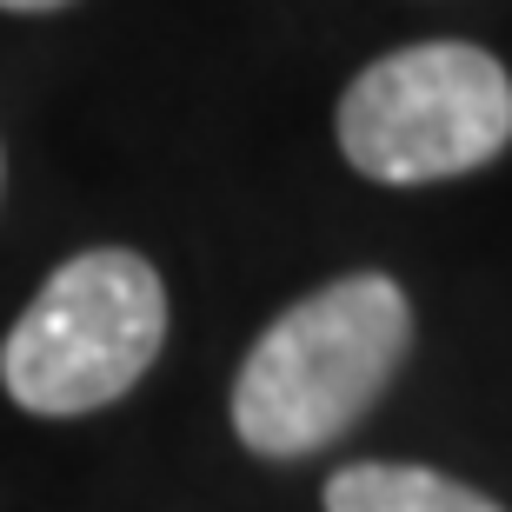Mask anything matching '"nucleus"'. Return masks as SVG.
<instances>
[{
	"label": "nucleus",
	"mask_w": 512,
	"mask_h": 512,
	"mask_svg": "<svg viewBox=\"0 0 512 512\" xmlns=\"http://www.w3.org/2000/svg\"><path fill=\"white\" fill-rule=\"evenodd\" d=\"M413 346V306L386 273L306 293L253 340L233 380V433L260 459L320 453L393 386Z\"/></svg>",
	"instance_id": "obj_1"
},
{
	"label": "nucleus",
	"mask_w": 512,
	"mask_h": 512,
	"mask_svg": "<svg viewBox=\"0 0 512 512\" xmlns=\"http://www.w3.org/2000/svg\"><path fill=\"white\" fill-rule=\"evenodd\" d=\"M167 340V286L140 253H74L40 286L0 346V380L14 406L40 419L100 413L147 380Z\"/></svg>",
	"instance_id": "obj_2"
},
{
	"label": "nucleus",
	"mask_w": 512,
	"mask_h": 512,
	"mask_svg": "<svg viewBox=\"0 0 512 512\" xmlns=\"http://www.w3.org/2000/svg\"><path fill=\"white\" fill-rule=\"evenodd\" d=\"M512 140V74L473 40H426L373 60L340 94L346 167L380 187H426L499 160Z\"/></svg>",
	"instance_id": "obj_3"
},
{
	"label": "nucleus",
	"mask_w": 512,
	"mask_h": 512,
	"mask_svg": "<svg viewBox=\"0 0 512 512\" xmlns=\"http://www.w3.org/2000/svg\"><path fill=\"white\" fill-rule=\"evenodd\" d=\"M326 512H499L433 466H346L326 479Z\"/></svg>",
	"instance_id": "obj_4"
},
{
	"label": "nucleus",
	"mask_w": 512,
	"mask_h": 512,
	"mask_svg": "<svg viewBox=\"0 0 512 512\" xmlns=\"http://www.w3.org/2000/svg\"><path fill=\"white\" fill-rule=\"evenodd\" d=\"M7 14H54V7H67V0H0Z\"/></svg>",
	"instance_id": "obj_5"
}]
</instances>
